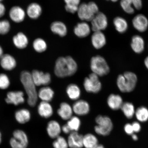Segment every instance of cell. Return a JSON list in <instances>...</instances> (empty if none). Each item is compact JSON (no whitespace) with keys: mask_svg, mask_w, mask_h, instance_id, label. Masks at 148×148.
Returning a JSON list of instances; mask_svg holds the SVG:
<instances>
[{"mask_svg":"<svg viewBox=\"0 0 148 148\" xmlns=\"http://www.w3.org/2000/svg\"><path fill=\"white\" fill-rule=\"evenodd\" d=\"M111 1H113V2H116V1H117L118 0H111Z\"/></svg>","mask_w":148,"mask_h":148,"instance_id":"53","label":"cell"},{"mask_svg":"<svg viewBox=\"0 0 148 148\" xmlns=\"http://www.w3.org/2000/svg\"><path fill=\"white\" fill-rule=\"evenodd\" d=\"M3 51L2 48L0 46V58H1L2 56L3 55Z\"/></svg>","mask_w":148,"mask_h":148,"instance_id":"50","label":"cell"},{"mask_svg":"<svg viewBox=\"0 0 148 148\" xmlns=\"http://www.w3.org/2000/svg\"><path fill=\"white\" fill-rule=\"evenodd\" d=\"M77 69V63L72 57H60L56 62L54 72L57 77L63 78L74 75Z\"/></svg>","mask_w":148,"mask_h":148,"instance_id":"1","label":"cell"},{"mask_svg":"<svg viewBox=\"0 0 148 148\" xmlns=\"http://www.w3.org/2000/svg\"><path fill=\"white\" fill-rule=\"evenodd\" d=\"M3 1V0H0V2H2Z\"/></svg>","mask_w":148,"mask_h":148,"instance_id":"54","label":"cell"},{"mask_svg":"<svg viewBox=\"0 0 148 148\" xmlns=\"http://www.w3.org/2000/svg\"><path fill=\"white\" fill-rule=\"evenodd\" d=\"M5 101L9 104L18 105L25 102L24 93L22 91H12L8 92L5 99Z\"/></svg>","mask_w":148,"mask_h":148,"instance_id":"16","label":"cell"},{"mask_svg":"<svg viewBox=\"0 0 148 148\" xmlns=\"http://www.w3.org/2000/svg\"><path fill=\"white\" fill-rule=\"evenodd\" d=\"M62 132L66 134H69L72 132L69 127L66 123L62 126Z\"/></svg>","mask_w":148,"mask_h":148,"instance_id":"46","label":"cell"},{"mask_svg":"<svg viewBox=\"0 0 148 148\" xmlns=\"http://www.w3.org/2000/svg\"><path fill=\"white\" fill-rule=\"evenodd\" d=\"M113 23L116 30L119 33H123L127 30L128 24L124 18L118 16L114 18Z\"/></svg>","mask_w":148,"mask_h":148,"instance_id":"31","label":"cell"},{"mask_svg":"<svg viewBox=\"0 0 148 148\" xmlns=\"http://www.w3.org/2000/svg\"><path fill=\"white\" fill-rule=\"evenodd\" d=\"M132 125L134 132L138 133L140 132L141 129V127L139 123L138 122H134L132 124Z\"/></svg>","mask_w":148,"mask_h":148,"instance_id":"45","label":"cell"},{"mask_svg":"<svg viewBox=\"0 0 148 148\" xmlns=\"http://www.w3.org/2000/svg\"><path fill=\"white\" fill-rule=\"evenodd\" d=\"M46 130L48 136L53 139L60 136L62 132V126L60 123L55 120H51L48 122Z\"/></svg>","mask_w":148,"mask_h":148,"instance_id":"12","label":"cell"},{"mask_svg":"<svg viewBox=\"0 0 148 148\" xmlns=\"http://www.w3.org/2000/svg\"><path fill=\"white\" fill-rule=\"evenodd\" d=\"M132 24L137 30L144 32L147 30L148 27V20L144 15L138 14L133 18Z\"/></svg>","mask_w":148,"mask_h":148,"instance_id":"17","label":"cell"},{"mask_svg":"<svg viewBox=\"0 0 148 148\" xmlns=\"http://www.w3.org/2000/svg\"><path fill=\"white\" fill-rule=\"evenodd\" d=\"M66 92L69 99L73 101H77L80 97V88L75 84H69L66 89Z\"/></svg>","mask_w":148,"mask_h":148,"instance_id":"30","label":"cell"},{"mask_svg":"<svg viewBox=\"0 0 148 148\" xmlns=\"http://www.w3.org/2000/svg\"><path fill=\"white\" fill-rule=\"evenodd\" d=\"M120 109L126 117L128 119L132 118L136 112L134 105L132 103L129 102L123 103Z\"/></svg>","mask_w":148,"mask_h":148,"instance_id":"33","label":"cell"},{"mask_svg":"<svg viewBox=\"0 0 148 148\" xmlns=\"http://www.w3.org/2000/svg\"><path fill=\"white\" fill-rule=\"evenodd\" d=\"M95 148H105L103 145L101 144H99L97 147H95Z\"/></svg>","mask_w":148,"mask_h":148,"instance_id":"51","label":"cell"},{"mask_svg":"<svg viewBox=\"0 0 148 148\" xmlns=\"http://www.w3.org/2000/svg\"><path fill=\"white\" fill-rule=\"evenodd\" d=\"M97 75L92 73L85 79L83 86L88 92L97 93L100 91L101 84Z\"/></svg>","mask_w":148,"mask_h":148,"instance_id":"7","label":"cell"},{"mask_svg":"<svg viewBox=\"0 0 148 148\" xmlns=\"http://www.w3.org/2000/svg\"><path fill=\"white\" fill-rule=\"evenodd\" d=\"M73 107L69 103L62 102L57 110V114L62 120L67 121L73 116Z\"/></svg>","mask_w":148,"mask_h":148,"instance_id":"15","label":"cell"},{"mask_svg":"<svg viewBox=\"0 0 148 148\" xmlns=\"http://www.w3.org/2000/svg\"><path fill=\"white\" fill-rule=\"evenodd\" d=\"M10 83L9 77L7 75L3 73L0 74V88L5 89L8 88Z\"/></svg>","mask_w":148,"mask_h":148,"instance_id":"38","label":"cell"},{"mask_svg":"<svg viewBox=\"0 0 148 148\" xmlns=\"http://www.w3.org/2000/svg\"><path fill=\"white\" fill-rule=\"evenodd\" d=\"M79 6H75L71 4H66L65 5V9L67 12L74 14L77 12Z\"/></svg>","mask_w":148,"mask_h":148,"instance_id":"42","label":"cell"},{"mask_svg":"<svg viewBox=\"0 0 148 148\" xmlns=\"http://www.w3.org/2000/svg\"><path fill=\"white\" fill-rule=\"evenodd\" d=\"M12 41L15 46L19 49H25L29 43L27 37L22 32H18L13 38Z\"/></svg>","mask_w":148,"mask_h":148,"instance_id":"22","label":"cell"},{"mask_svg":"<svg viewBox=\"0 0 148 148\" xmlns=\"http://www.w3.org/2000/svg\"><path fill=\"white\" fill-rule=\"evenodd\" d=\"M53 142V148H68L67 140L64 136H60L54 139Z\"/></svg>","mask_w":148,"mask_h":148,"instance_id":"36","label":"cell"},{"mask_svg":"<svg viewBox=\"0 0 148 148\" xmlns=\"http://www.w3.org/2000/svg\"><path fill=\"white\" fill-rule=\"evenodd\" d=\"M27 16L32 20H36L41 15L42 8L40 4L36 2L29 3L25 10Z\"/></svg>","mask_w":148,"mask_h":148,"instance_id":"13","label":"cell"},{"mask_svg":"<svg viewBox=\"0 0 148 148\" xmlns=\"http://www.w3.org/2000/svg\"><path fill=\"white\" fill-rule=\"evenodd\" d=\"M8 15L10 19L16 23H23L27 16L25 10L19 5H14L11 7Z\"/></svg>","mask_w":148,"mask_h":148,"instance_id":"9","label":"cell"},{"mask_svg":"<svg viewBox=\"0 0 148 148\" xmlns=\"http://www.w3.org/2000/svg\"><path fill=\"white\" fill-rule=\"evenodd\" d=\"M137 81V78L134 73L127 72L118 77L116 83L120 91L130 92L134 89Z\"/></svg>","mask_w":148,"mask_h":148,"instance_id":"3","label":"cell"},{"mask_svg":"<svg viewBox=\"0 0 148 148\" xmlns=\"http://www.w3.org/2000/svg\"><path fill=\"white\" fill-rule=\"evenodd\" d=\"M99 144L97 136L92 133H88L83 136V147L95 148Z\"/></svg>","mask_w":148,"mask_h":148,"instance_id":"24","label":"cell"},{"mask_svg":"<svg viewBox=\"0 0 148 148\" xmlns=\"http://www.w3.org/2000/svg\"><path fill=\"white\" fill-rule=\"evenodd\" d=\"M91 28L86 22H82L77 24L74 29L75 34L80 38H84L90 34Z\"/></svg>","mask_w":148,"mask_h":148,"instance_id":"20","label":"cell"},{"mask_svg":"<svg viewBox=\"0 0 148 148\" xmlns=\"http://www.w3.org/2000/svg\"><path fill=\"white\" fill-rule=\"evenodd\" d=\"M9 143L12 148H27L29 144L28 138L23 131L16 130L13 133Z\"/></svg>","mask_w":148,"mask_h":148,"instance_id":"6","label":"cell"},{"mask_svg":"<svg viewBox=\"0 0 148 148\" xmlns=\"http://www.w3.org/2000/svg\"><path fill=\"white\" fill-rule=\"evenodd\" d=\"M77 12L79 18L82 21H91L95 16L89 8L87 3H85L79 5Z\"/></svg>","mask_w":148,"mask_h":148,"instance_id":"18","label":"cell"},{"mask_svg":"<svg viewBox=\"0 0 148 148\" xmlns=\"http://www.w3.org/2000/svg\"><path fill=\"white\" fill-rule=\"evenodd\" d=\"M33 48L38 53H42L47 49V44L45 40L42 38L36 39L33 43Z\"/></svg>","mask_w":148,"mask_h":148,"instance_id":"34","label":"cell"},{"mask_svg":"<svg viewBox=\"0 0 148 148\" xmlns=\"http://www.w3.org/2000/svg\"><path fill=\"white\" fill-rule=\"evenodd\" d=\"M91 41L94 48L97 49H100L106 44V37L101 31L95 32L92 35Z\"/></svg>","mask_w":148,"mask_h":148,"instance_id":"21","label":"cell"},{"mask_svg":"<svg viewBox=\"0 0 148 148\" xmlns=\"http://www.w3.org/2000/svg\"><path fill=\"white\" fill-rule=\"evenodd\" d=\"M131 47L135 52L140 53L143 51L144 47V42L141 36L136 35L132 37Z\"/></svg>","mask_w":148,"mask_h":148,"instance_id":"29","label":"cell"},{"mask_svg":"<svg viewBox=\"0 0 148 148\" xmlns=\"http://www.w3.org/2000/svg\"><path fill=\"white\" fill-rule=\"evenodd\" d=\"M89 8L94 15H95L99 12V8L97 5L93 2H90L87 3Z\"/></svg>","mask_w":148,"mask_h":148,"instance_id":"41","label":"cell"},{"mask_svg":"<svg viewBox=\"0 0 148 148\" xmlns=\"http://www.w3.org/2000/svg\"><path fill=\"white\" fill-rule=\"evenodd\" d=\"M83 135L78 132H72L69 134L67 142L69 148H82Z\"/></svg>","mask_w":148,"mask_h":148,"instance_id":"14","label":"cell"},{"mask_svg":"<svg viewBox=\"0 0 148 148\" xmlns=\"http://www.w3.org/2000/svg\"><path fill=\"white\" fill-rule=\"evenodd\" d=\"M20 80L28 96V103L31 107L34 106L38 101V96L36 86L33 82L31 73L27 71L22 72Z\"/></svg>","mask_w":148,"mask_h":148,"instance_id":"2","label":"cell"},{"mask_svg":"<svg viewBox=\"0 0 148 148\" xmlns=\"http://www.w3.org/2000/svg\"><path fill=\"white\" fill-rule=\"evenodd\" d=\"M136 119L141 122H145L148 120V110L145 107H139L135 112Z\"/></svg>","mask_w":148,"mask_h":148,"instance_id":"35","label":"cell"},{"mask_svg":"<svg viewBox=\"0 0 148 148\" xmlns=\"http://www.w3.org/2000/svg\"><path fill=\"white\" fill-rule=\"evenodd\" d=\"M2 142V134L1 131H0V144H1Z\"/></svg>","mask_w":148,"mask_h":148,"instance_id":"52","label":"cell"},{"mask_svg":"<svg viewBox=\"0 0 148 148\" xmlns=\"http://www.w3.org/2000/svg\"><path fill=\"white\" fill-rule=\"evenodd\" d=\"M91 22V29L94 32L104 30L108 25L106 16L101 12H99L95 14Z\"/></svg>","mask_w":148,"mask_h":148,"instance_id":"8","label":"cell"},{"mask_svg":"<svg viewBox=\"0 0 148 148\" xmlns=\"http://www.w3.org/2000/svg\"><path fill=\"white\" fill-rule=\"evenodd\" d=\"M80 2V0H70V3L67 4H71L75 6H79Z\"/></svg>","mask_w":148,"mask_h":148,"instance_id":"47","label":"cell"},{"mask_svg":"<svg viewBox=\"0 0 148 148\" xmlns=\"http://www.w3.org/2000/svg\"><path fill=\"white\" fill-rule=\"evenodd\" d=\"M72 107L74 113L77 116H86L90 112L89 104L83 100H77L73 103Z\"/></svg>","mask_w":148,"mask_h":148,"instance_id":"11","label":"cell"},{"mask_svg":"<svg viewBox=\"0 0 148 148\" xmlns=\"http://www.w3.org/2000/svg\"><path fill=\"white\" fill-rule=\"evenodd\" d=\"M90 67L92 73L99 77L106 75L110 72V68L106 60L100 56L92 57L90 60Z\"/></svg>","mask_w":148,"mask_h":148,"instance_id":"5","label":"cell"},{"mask_svg":"<svg viewBox=\"0 0 148 148\" xmlns=\"http://www.w3.org/2000/svg\"><path fill=\"white\" fill-rule=\"evenodd\" d=\"M14 116L18 123L24 124L28 123L30 120L31 114L27 109H21L16 111Z\"/></svg>","mask_w":148,"mask_h":148,"instance_id":"26","label":"cell"},{"mask_svg":"<svg viewBox=\"0 0 148 148\" xmlns=\"http://www.w3.org/2000/svg\"><path fill=\"white\" fill-rule=\"evenodd\" d=\"M144 63H145L146 67L148 69V56L145 58V61H144Z\"/></svg>","mask_w":148,"mask_h":148,"instance_id":"48","label":"cell"},{"mask_svg":"<svg viewBox=\"0 0 148 148\" xmlns=\"http://www.w3.org/2000/svg\"><path fill=\"white\" fill-rule=\"evenodd\" d=\"M54 92L51 88L45 86L40 89L38 93V97L42 101L49 102L54 97Z\"/></svg>","mask_w":148,"mask_h":148,"instance_id":"28","label":"cell"},{"mask_svg":"<svg viewBox=\"0 0 148 148\" xmlns=\"http://www.w3.org/2000/svg\"><path fill=\"white\" fill-rule=\"evenodd\" d=\"M96 125L94 130L99 136H106L110 134L113 129V123L109 116L99 115L95 118Z\"/></svg>","mask_w":148,"mask_h":148,"instance_id":"4","label":"cell"},{"mask_svg":"<svg viewBox=\"0 0 148 148\" xmlns=\"http://www.w3.org/2000/svg\"><path fill=\"white\" fill-rule=\"evenodd\" d=\"M124 130L125 133L128 135H132L134 132L132 124L130 123H127L125 125Z\"/></svg>","mask_w":148,"mask_h":148,"instance_id":"43","label":"cell"},{"mask_svg":"<svg viewBox=\"0 0 148 148\" xmlns=\"http://www.w3.org/2000/svg\"><path fill=\"white\" fill-rule=\"evenodd\" d=\"M31 75L33 82L36 86H47L51 82V75L49 73L34 70Z\"/></svg>","mask_w":148,"mask_h":148,"instance_id":"10","label":"cell"},{"mask_svg":"<svg viewBox=\"0 0 148 148\" xmlns=\"http://www.w3.org/2000/svg\"><path fill=\"white\" fill-rule=\"evenodd\" d=\"M129 4L134 5L135 8L138 10L141 9L142 6L141 0H125Z\"/></svg>","mask_w":148,"mask_h":148,"instance_id":"40","label":"cell"},{"mask_svg":"<svg viewBox=\"0 0 148 148\" xmlns=\"http://www.w3.org/2000/svg\"><path fill=\"white\" fill-rule=\"evenodd\" d=\"M66 124L72 132H78L81 126V121L79 116H73L67 120Z\"/></svg>","mask_w":148,"mask_h":148,"instance_id":"32","label":"cell"},{"mask_svg":"<svg viewBox=\"0 0 148 148\" xmlns=\"http://www.w3.org/2000/svg\"><path fill=\"white\" fill-rule=\"evenodd\" d=\"M51 30L54 34L59 35L61 37L65 36L67 33L66 26L62 22L55 21L51 24Z\"/></svg>","mask_w":148,"mask_h":148,"instance_id":"27","label":"cell"},{"mask_svg":"<svg viewBox=\"0 0 148 148\" xmlns=\"http://www.w3.org/2000/svg\"><path fill=\"white\" fill-rule=\"evenodd\" d=\"M132 137L133 139L134 140H137L138 139V136L136 134H133L132 135Z\"/></svg>","mask_w":148,"mask_h":148,"instance_id":"49","label":"cell"},{"mask_svg":"<svg viewBox=\"0 0 148 148\" xmlns=\"http://www.w3.org/2000/svg\"><path fill=\"white\" fill-rule=\"evenodd\" d=\"M38 111L39 115L45 119H49L53 114V107L49 102L42 101L38 105Z\"/></svg>","mask_w":148,"mask_h":148,"instance_id":"19","label":"cell"},{"mask_svg":"<svg viewBox=\"0 0 148 148\" xmlns=\"http://www.w3.org/2000/svg\"><path fill=\"white\" fill-rule=\"evenodd\" d=\"M6 11V8L5 5L2 2H0V18L4 16Z\"/></svg>","mask_w":148,"mask_h":148,"instance_id":"44","label":"cell"},{"mask_svg":"<svg viewBox=\"0 0 148 148\" xmlns=\"http://www.w3.org/2000/svg\"><path fill=\"white\" fill-rule=\"evenodd\" d=\"M107 103L109 107L113 110H119L123 103V99L120 95L114 94L109 96Z\"/></svg>","mask_w":148,"mask_h":148,"instance_id":"25","label":"cell"},{"mask_svg":"<svg viewBox=\"0 0 148 148\" xmlns=\"http://www.w3.org/2000/svg\"><path fill=\"white\" fill-rule=\"evenodd\" d=\"M11 28V24L8 20L0 19V35H5L8 34Z\"/></svg>","mask_w":148,"mask_h":148,"instance_id":"37","label":"cell"},{"mask_svg":"<svg viewBox=\"0 0 148 148\" xmlns=\"http://www.w3.org/2000/svg\"><path fill=\"white\" fill-rule=\"evenodd\" d=\"M120 5L124 11L127 13L130 14L134 13V10L132 5L129 4L125 0H121Z\"/></svg>","mask_w":148,"mask_h":148,"instance_id":"39","label":"cell"},{"mask_svg":"<svg viewBox=\"0 0 148 148\" xmlns=\"http://www.w3.org/2000/svg\"><path fill=\"white\" fill-rule=\"evenodd\" d=\"M1 67L7 70H11L15 67L16 62L15 60L12 56L9 54L3 55L1 58Z\"/></svg>","mask_w":148,"mask_h":148,"instance_id":"23","label":"cell"}]
</instances>
